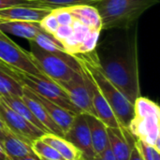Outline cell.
<instances>
[{"label":"cell","mask_w":160,"mask_h":160,"mask_svg":"<svg viewBox=\"0 0 160 160\" xmlns=\"http://www.w3.org/2000/svg\"><path fill=\"white\" fill-rule=\"evenodd\" d=\"M0 30L6 34H10L28 41L33 40L42 31L39 22L24 21H0Z\"/></svg>","instance_id":"16"},{"label":"cell","mask_w":160,"mask_h":160,"mask_svg":"<svg viewBox=\"0 0 160 160\" xmlns=\"http://www.w3.org/2000/svg\"><path fill=\"white\" fill-rule=\"evenodd\" d=\"M64 138L70 142L81 153L82 160H93L96 154L93 149L91 136L84 113L76 114L69 129Z\"/></svg>","instance_id":"9"},{"label":"cell","mask_w":160,"mask_h":160,"mask_svg":"<svg viewBox=\"0 0 160 160\" xmlns=\"http://www.w3.org/2000/svg\"><path fill=\"white\" fill-rule=\"evenodd\" d=\"M0 62H1V61H0Z\"/></svg>","instance_id":"34"},{"label":"cell","mask_w":160,"mask_h":160,"mask_svg":"<svg viewBox=\"0 0 160 160\" xmlns=\"http://www.w3.org/2000/svg\"><path fill=\"white\" fill-rule=\"evenodd\" d=\"M42 6L36 0H0V9L15 7V6Z\"/></svg>","instance_id":"27"},{"label":"cell","mask_w":160,"mask_h":160,"mask_svg":"<svg viewBox=\"0 0 160 160\" xmlns=\"http://www.w3.org/2000/svg\"><path fill=\"white\" fill-rule=\"evenodd\" d=\"M53 8L45 6H15L0 9V21H24L39 22Z\"/></svg>","instance_id":"11"},{"label":"cell","mask_w":160,"mask_h":160,"mask_svg":"<svg viewBox=\"0 0 160 160\" xmlns=\"http://www.w3.org/2000/svg\"><path fill=\"white\" fill-rule=\"evenodd\" d=\"M32 41H34L37 45H38L41 49L45 51L52 52H66L62 44L58 40H56L52 35L44 32L43 30L39 32Z\"/></svg>","instance_id":"24"},{"label":"cell","mask_w":160,"mask_h":160,"mask_svg":"<svg viewBox=\"0 0 160 160\" xmlns=\"http://www.w3.org/2000/svg\"><path fill=\"white\" fill-rule=\"evenodd\" d=\"M134 113L128 131L135 138L160 151V108L148 98L140 96L133 103Z\"/></svg>","instance_id":"4"},{"label":"cell","mask_w":160,"mask_h":160,"mask_svg":"<svg viewBox=\"0 0 160 160\" xmlns=\"http://www.w3.org/2000/svg\"><path fill=\"white\" fill-rule=\"evenodd\" d=\"M11 159V158H10ZM11 160H40L36 155L35 156H29L25 158H12Z\"/></svg>","instance_id":"32"},{"label":"cell","mask_w":160,"mask_h":160,"mask_svg":"<svg viewBox=\"0 0 160 160\" xmlns=\"http://www.w3.org/2000/svg\"><path fill=\"white\" fill-rule=\"evenodd\" d=\"M24 103L27 105V107L30 109L32 113L35 115V117L38 119V121L46 128L48 133H52L58 136L64 137V133L62 130L58 128V126L52 120L46 110L43 108V106L34 98L32 92L23 86V95L22 97Z\"/></svg>","instance_id":"15"},{"label":"cell","mask_w":160,"mask_h":160,"mask_svg":"<svg viewBox=\"0 0 160 160\" xmlns=\"http://www.w3.org/2000/svg\"><path fill=\"white\" fill-rule=\"evenodd\" d=\"M9 108H11L13 111H15L18 114L22 116L24 119H26L28 122H30L32 125L35 127L40 128L44 132L48 133L46 128L38 121V119L35 117V115L32 113L30 109L27 107V105L24 103L22 98L21 97H12V96H8V97H3L0 98Z\"/></svg>","instance_id":"21"},{"label":"cell","mask_w":160,"mask_h":160,"mask_svg":"<svg viewBox=\"0 0 160 160\" xmlns=\"http://www.w3.org/2000/svg\"><path fill=\"white\" fill-rule=\"evenodd\" d=\"M70 13L80 22L92 30H102L101 19L98 9L92 5H76L68 7Z\"/></svg>","instance_id":"19"},{"label":"cell","mask_w":160,"mask_h":160,"mask_svg":"<svg viewBox=\"0 0 160 160\" xmlns=\"http://www.w3.org/2000/svg\"><path fill=\"white\" fill-rule=\"evenodd\" d=\"M81 68L93 79L98 88L112 110L119 125L128 128L133 118L134 108L130 102L104 75L100 67V60L95 51L74 55Z\"/></svg>","instance_id":"1"},{"label":"cell","mask_w":160,"mask_h":160,"mask_svg":"<svg viewBox=\"0 0 160 160\" xmlns=\"http://www.w3.org/2000/svg\"><path fill=\"white\" fill-rule=\"evenodd\" d=\"M93 160H116L110 146H108L104 151H102L99 154H97Z\"/></svg>","instance_id":"28"},{"label":"cell","mask_w":160,"mask_h":160,"mask_svg":"<svg viewBox=\"0 0 160 160\" xmlns=\"http://www.w3.org/2000/svg\"><path fill=\"white\" fill-rule=\"evenodd\" d=\"M129 160H143L138 148L136 147V145L133 146V148L131 149V152H130V157H129Z\"/></svg>","instance_id":"30"},{"label":"cell","mask_w":160,"mask_h":160,"mask_svg":"<svg viewBox=\"0 0 160 160\" xmlns=\"http://www.w3.org/2000/svg\"><path fill=\"white\" fill-rule=\"evenodd\" d=\"M40 139L55 149L65 160H82L80 151L64 137L52 133H45Z\"/></svg>","instance_id":"20"},{"label":"cell","mask_w":160,"mask_h":160,"mask_svg":"<svg viewBox=\"0 0 160 160\" xmlns=\"http://www.w3.org/2000/svg\"><path fill=\"white\" fill-rule=\"evenodd\" d=\"M159 0H97L94 6L100 16L102 30L130 25Z\"/></svg>","instance_id":"3"},{"label":"cell","mask_w":160,"mask_h":160,"mask_svg":"<svg viewBox=\"0 0 160 160\" xmlns=\"http://www.w3.org/2000/svg\"><path fill=\"white\" fill-rule=\"evenodd\" d=\"M67 93L72 104L81 113L96 116L89 87V78L81 68V71L69 81L56 82Z\"/></svg>","instance_id":"8"},{"label":"cell","mask_w":160,"mask_h":160,"mask_svg":"<svg viewBox=\"0 0 160 160\" xmlns=\"http://www.w3.org/2000/svg\"><path fill=\"white\" fill-rule=\"evenodd\" d=\"M109 146L116 160H129L130 152L136 140L127 128H107Z\"/></svg>","instance_id":"12"},{"label":"cell","mask_w":160,"mask_h":160,"mask_svg":"<svg viewBox=\"0 0 160 160\" xmlns=\"http://www.w3.org/2000/svg\"><path fill=\"white\" fill-rule=\"evenodd\" d=\"M1 63L4 69L22 86H25L34 93L54 102L55 104L71 112L74 114L81 113L80 111L72 104L64 89L53 80L50 79L44 74H30L15 68L9 67L3 62Z\"/></svg>","instance_id":"6"},{"label":"cell","mask_w":160,"mask_h":160,"mask_svg":"<svg viewBox=\"0 0 160 160\" xmlns=\"http://www.w3.org/2000/svg\"><path fill=\"white\" fill-rule=\"evenodd\" d=\"M28 52L38 68L54 82H65L72 79L81 71V66L74 55L64 52H48L30 40Z\"/></svg>","instance_id":"5"},{"label":"cell","mask_w":160,"mask_h":160,"mask_svg":"<svg viewBox=\"0 0 160 160\" xmlns=\"http://www.w3.org/2000/svg\"><path fill=\"white\" fill-rule=\"evenodd\" d=\"M9 160H11V159H10V158H9Z\"/></svg>","instance_id":"33"},{"label":"cell","mask_w":160,"mask_h":160,"mask_svg":"<svg viewBox=\"0 0 160 160\" xmlns=\"http://www.w3.org/2000/svg\"><path fill=\"white\" fill-rule=\"evenodd\" d=\"M84 71V70H83ZM89 78V87L91 92V99L92 105L96 113V117H98L107 128H121L112 110L110 105L106 101L105 98L98 88L97 84L93 81V79L88 75L86 71H84Z\"/></svg>","instance_id":"13"},{"label":"cell","mask_w":160,"mask_h":160,"mask_svg":"<svg viewBox=\"0 0 160 160\" xmlns=\"http://www.w3.org/2000/svg\"><path fill=\"white\" fill-rule=\"evenodd\" d=\"M0 61L6 65L20 69L22 71L41 75V71L38 68L32 60L28 52L20 47L6 33L0 30Z\"/></svg>","instance_id":"7"},{"label":"cell","mask_w":160,"mask_h":160,"mask_svg":"<svg viewBox=\"0 0 160 160\" xmlns=\"http://www.w3.org/2000/svg\"><path fill=\"white\" fill-rule=\"evenodd\" d=\"M84 115L88 125L93 149L96 155L99 154L109 146L107 127L98 117L85 113Z\"/></svg>","instance_id":"18"},{"label":"cell","mask_w":160,"mask_h":160,"mask_svg":"<svg viewBox=\"0 0 160 160\" xmlns=\"http://www.w3.org/2000/svg\"><path fill=\"white\" fill-rule=\"evenodd\" d=\"M0 160H9V158L7 156V154L4 151V149H3L1 144H0Z\"/></svg>","instance_id":"31"},{"label":"cell","mask_w":160,"mask_h":160,"mask_svg":"<svg viewBox=\"0 0 160 160\" xmlns=\"http://www.w3.org/2000/svg\"><path fill=\"white\" fill-rule=\"evenodd\" d=\"M135 145L143 160H160V151L156 147L146 144L141 141H136Z\"/></svg>","instance_id":"26"},{"label":"cell","mask_w":160,"mask_h":160,"mask_svg":"<svg viewBox=\"0 0 160 160\" xmlns=\"http://www.w3.org/2000/svg\"><path fill=\"white\" fill-rule=\"evenodd\" d=\"M22 95L23 86L4 69L0 62V98L8 96L22 98Z\"/></svg>","instance_id":"22"},{"label":"cell","mask_w":160,"mask_h":160,"mask_svg":"<svg viewBox=\"0 0 160 160\" xmlns=\"http://www.w3.org/2000/svg\"><path fill=\"white\" fill-rule=\"evenodd\" d=\"M32 142L10 132L1 142V145L9 158H21L35 156L31 146Z\"/></svg>","instance_id":"17"},{"label":"cell","mask_w":160,"mask_h":160,"mask_svg":"<svg viewBox=\"0 0 160 160\" xmlns=\"http://www.w3.org/2000/svg\"><path fill=\"white\" fill-rule=\"evenodd\" d=\"M31 92H32L34 98L46 110V112H48V114L50 115L52 120L58 126V128L65 134L69 129V128L71 127L72 122H73L74 117H75L76 114H74L71 112L62 108L61 106L55 104L54 102H52V101H51V100H49V99L39 96V95H38L36 93H34L33 91H31Z\"/></svg>","instance_id":"14"},{"label":"cell","mask_w":160,"mask_h":160,"mask_svg":"<svg viewBox=\"0 0 160 160\" xmlns=\"http://www.w3.org/2000/svg\"><path fill=\"white\" fill-rule=\"evenodd\" d=\"M0 116L5 122L6 126L12 133L31 142L37 139L41 138L46 133L40 128L32 125L30 122H28L20 114H18L15 111L9 108L1 98H0Z\"/></svg>","instance_id":"10"},{"label":"cell","mask_w":160,"mask_h":160,"mask_svg":"<svg viewBox=\"0 0 160 160\" xmlns=\"http://www.w3.org/2000/svg\"><path fill=\"white\" fill-rule=\"evenodd\" d=\"M136 53L134 49L127 55L100 61V67L106 78L132 103L141 96Z\"/></svg>","instance_id":"2"},{"label":"cell","mask_w":160,"mask_h":160,"mask_svg":"<svg viewBox=\"0 0 160 160\" xmlns=\"http://www.w3.org/2000/svg\"><path fill=\"white\" fill-rule=\"evenodd\" d=\"M32 149L40 160H65L55 149L44 142L40 138L32 142Z\"/></svg>","instance_id":"23"},{"label":"cell","mask_w":160,"mask_h":160,"mask_svg":"<svg viewBox=\"0 0 160 160\" xmlns=\"http://www.w3.org/2000/svg\"><path fill=\"white\" fill-rule=\"evenodd\" d=\"M11 131L8 129V128L6 126L5 122L3 121V119L0 116V144L3 142V140L10 133Z\"/></svg>","instance_id":"29"},{"label":"cell","mask_w":160,"mask_h":160,"mask_svg":"<svg viewBox=\"0 0 160 160\" xmlns=\"http://www.w3.org/2000/svg\"><path fill=\"white\" fill-rule=\"evenodd\" d=\"M38 4L52 8L76 5H92L97 0H36Z\"/></svg>","instance_id":"25"}]
</instances>
